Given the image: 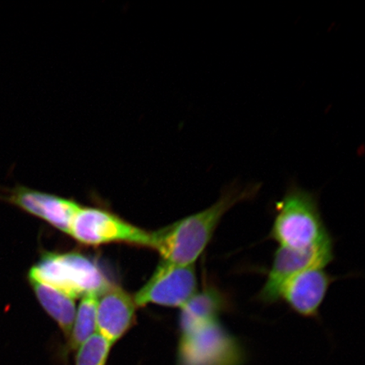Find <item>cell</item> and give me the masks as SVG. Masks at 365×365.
I'll return each mask as SVG.
<instances>
[{"mask_svg":"<svg viewBox=\"0 0 365 365\" xmlns=\"http://www.w3.org/2000/svg\"><path fill=\"white\" fill-rule=\"evenodd\" d=\"M261 186L232 182L222 190L217 202L207 209L150 232L149 247L156 250L163 262L194 266L215 235L223 217L237 204L255 197Z\"/></svg>","mask_w":365,"mask_h":365,"instance_id":"6da1fadb","label":"cell"},{"mask_svg":"<svg viewBox=\"0 0 365 365\" xmlns=\"http://www.w3.org/2000/svg\"><path fill=\"white\" fill-rule=\"evenodd\" d=\"M279 247L305 250L332 240L319 211L317 195L296 182L276 204L270 232Z\"/></svg>","mask_w":365,"mask_h":365,"instance_id":"7a4b0ae2","label":"cell"},{"mask_svg":"<svg viewBox=\"0 0 365 365\" xmlns=\"http://www.w3.org/2000/svg\"><path fill=\"white\" fill-rule=\"evenodd\" d=\"M27 277L29 281L52 287L73 299L99 296L112 284L93 259L75 251L43 253Z\"/></svg>","mask_w":365,"mask_h":365,"instance_id":"3957f363","label":"cell"},{"mask_svg":"<svg viewBox=\"0 0 365 365\" xmlns=\"http://www.w3.org/2000/svg\"><path fill=\"white\" fill-rule=\"evenodd\" d=\"M246 360L244 344L220 319L180 332L177 365H244Z\"/></svg>","mask_w":365,"mask_h":365,"instance_id":"277c9868","label":"cell"},{"mask_svg":"<svg viewBox=\"0 0 365 365\" xmlns=\"http://www.w3.org/2000/svg\"><path fill=\"white\" fill-rule=\"evenodd\" d=\"M68 235L81 244L93 246L124 242L149 247L150 240V232L103 209L93 207H81Z\"/></svg>","mask_w":365,"mask_h":365,"instance_id":"5b68a950","label":"cell"},{"mask_svg":"<svg viewBox=\"0 0 365 365\" xmlns=\"http://www.w3.org/2000/svg\"><path fill=\"white\" fill-rule=\"evenodd\" d=\"M334 259L333 241L305 250L278 247L274 253L270 271L257 296L264 304L279 300L280 291L285 282L297 274L310 268H325Z\"/></svg>","mask_w":365,"mask_h":365,"instance_id":"8992f818","label":"cell"},{"mask_svg":"<svg viewBox=\"0 0 365 365\" xmlns=\"http://www.w3.org/2000/svg\"><path fill=\"white\" fill-rule=\"evenodd\" d=\"M197 291L194 266H178L163 261L134 300L137 307L152 304L182 308Z\"/></svg>","mask_w":365,"mask_h":365,"instance_id":"52a82bcc","label":"cell"},{"mask_svg":"<svg viewBox=\"0 0 365 365\" xmlns=\"http://www.w3.org/2000/svg\"><path fill=\"white\" fill-rule=\"evenodd\" d=\"M0 202L15 205L68 235L70 234L73 219L81 208V205L74 200L21 185L12 188L0 187Z\"/></svg>","mask_w":365,"mask_h":365,"instance_id":"ba28073f","label":"cell"},{"mask_svg":"<svg viewBox=\"0 0 365 365\" xmlns=\"http://www.w3.org/2000/svg\"><path fill=\"white\" fill-rule=\"evenodd\" d=\"M333 277L325 268H310L291 277L282 286L279 300L294 312L307 318L318 316Z\"/></svg>","mask_w":365,"mask_h":365,"instance_id":"9c48e42d","label":"cell"},{"mask_svg":"<svg viewBox=\"0 0 365 365\" xmlns=\"http://www.w3.org/2000/svg\"><path fill=\"white\" fill-rule=\"evenodd\" d=\"M136 304L134 298L120 287L111 284L98 297V333L116 344L134 325Z\"/></svg>","mask_w":365,"mask_h":365,"instance_id":"30bf717a","label":"cell"},{"mask_svg":"<svg viewBox=\"0 0 365 365\" xmlns=\"http://www.w3.org/2000/svg\"><path fill=\"white\" fill-rule=\"evenodd\" d=\"M232 307L230 296L216 284H205L197 291L181 309L180 332L193 329L230 312Z\"/></svg>","mask_w":365,"mask_h":365,"instance_id":"8fae6325","label":"cell"},{"mask_svg":"<svg viewBox=\"0 0 365 365\" xmlns=\"http://www.w3.org/2000/svg\"><path fill=\"white\" fill-rule=\"evenodd\" d=\"M29 282L41 307L56 322L68 339L76 313L74 299L48 285L36 281Z\"/></svg>","mask_w":365,"mask_h":365,"instance_id":"7c38bea8","label":"cell"},{"mask_svg":"<svg viewBox=\"0 0 365 365\" xmlns=\"http://www.w3.org/2000/svg\"><path fill=\"white\" fill-rule=\"evenodd\" d=\"M98 297L88 295L82 298L76 309L74 322L68 339V349L76 351L96 334L97 327Z\"/></svg>","mask_w":365,"mask_h":365,"instance_id":"4fadbf2b","label":"cell"},{"mask_svg":"<svg viewBox=\"0 0 365 365\" xmlns=\"http://www.w3.org/2000/svg\"><path fill=\"white\" fill-rule=\"evenodd\" d=\"M112 346L96 333L76 351V365H106Z\"/></svg>","mask_w":365,"mask_h":365,"instance_id":"5bb4252c","label":"cell"}]
</instances>
